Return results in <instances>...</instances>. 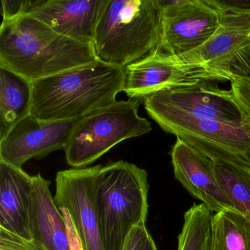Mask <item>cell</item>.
<instances>
[{"label": "cell", "instance_id": "obj_1", "mask_svg": "<svg viewBox=\"0 0 250 250\" xmlns=\"http://www.w3.org/2000/svg\"><path fill=\"white\" fill-rule=\"evenodd\" d=\"M125 67L95 62L32 82L30 115L42 121L80 119L116 102Z\"/></svg>", "mask_w": 250, "mask_h": 250}, {"label": "cell", "instance_id": "obj_2", "mask_svg": "<svg viewBox=\"0 0 250 250\" xmlns=\"http://www.w3.org/2000/svg\"><path fill=\"white\" fill-rule=\"evenodd\" d=\"M97 60L93 44L58 34L29 16L2 22L1 25L0 65L30 81Z\"/></svg>", "mask_w": 250, "mask_h": 250}, {"label": "cell", "instance_id": "obj_3", "mask_svg": "<svg viewBox=\"0 0 250 250\" xmlns=\"http://www.w3.org/2000/svg\"><path fill=\"white\" fill-rule=\"evenodd\" d=\"M162 33L161 0H109L96 28L95 54L125 68L162 49Z\"/></svg>", "mask_w": 250, "mask_h": 250}, {"label": "cell", "instance_id": "obj_4", "mask_svg": "<svg viewBox=\"0 0 250 250\" xmlns=\"http://www.w3.org/2000/svg\"><path fill=\"white\" fill-rule=\"evenodd\" d=\"M147 172L125 161L101 167L96 200L105 250H124L136 227L146 225L148 213Z\"/></svg>", "mask_w": 250, "mask_h": 250}, {"label": "cell", "instance_id": "obj_5", "mask_svg": "<svg viewBox=\"0 0 250 250\" xmlns=\"http://www.w3.org/2000/svg\"><path fill=\"white\" fill-rule=\"evenodd\" d=\"M149 116L166 132L181 139L215 163L250 167V121L239 124L191 116L143 101Z\"/></svg>", "mask_w": 250, "mask_h": 250}, {"label": "cell", "instance_id": "obj_6", "mask_svg": "<svg viewBox=\"0 0 250 250\" xmlns=\"http://www.w3.org/2000/svg\"><path fill=\"white\" fill-rule=\"evenodd\" d=\"M141 102L116 101L80 118L64 149L68 165L85 167L118 143L150 132L151 124L138 114Z\"/></svg>", "mask_w": 250, "mask_h": 250}, {"label": "cell", "instance_id": "obj_7", "mask_svg": "<svg viewBox=\"0 0 250 250\" xmlns=\"http://www.w3.org/2000/svg\"><path fill=\"white\" fill-rule=\"evenodd\" d=\"M225 80L206 67L183 63L161 49L125 67L124 92L130 99L143 102L162 90Z\"/></svg>", "mask_w": 250, "mask_h": 250}, {"label": "cell", "instance_id": "obj_8", "mask_svg": "<svg viewBox=\"0 0 250 250\" xmlns=\"http://www.w3.org/2000/svg\"><path fill=\"white\" fill-rule=\"evenodd\" d=\"M102 165L71 168L56 175L55 204L68 210L85 250H105L96 200V183Z\"/></svg>", "mask_w": 250, "mask_h": 250}, {"label": "cell", "instance_id": "obj_9", "mask_svg": "<svg viewBox=\"0 0 250 250\" xmlns=\"http://www.w3.org/2000/svg\"><path fill=\"white\" fill-rule=\"evenodd\" d=\"M163 8L162 49L179 57L198 49L212 37L219 13L206 0H161Z\"/></svg>", "mask_w": 250, "mask_h": 250}, {"label": "cell", "instance_id": "obj_10", "mask_svg": "<svg viewBox=\"0 0 250 250\" xmlns=\"http://www.w3.org/2000/svg\"><path fill=\"white\" fill-rule=\"evenodd\" d=\"M80 119L46 121L28 115L0 140V161L22 169L30 159L64 150Z\"/></svg>", "mask_w": 250, "mask_h": 250}, {"label": "cell", "instance_id": "obj_11", "mask_svg": "<svg viewBox=\"0 0 250 250\" xmlns=\"http://www.w3.org/2000/svg\"><path fill=\"white\" fill-rule=\"evenodd\" d=\"M210 83L162 90L143 101L167 106L194 118L231 124L246 121L232 90H222Z\"/></svg>", "mask_w": 250, "mask_h": 250}, {"label": "cell", "instance_id": "obj_12", "mask_svg": "<svg viewBox=\"0 0 250 250\" xmlns=\"http://www.w3.org/2000/svg\"><path fill=\"white\" fill-rule=\"evenodd\" d=\"M170 156L175 178L210 211H238L219 184L211 159L179 138L172 146Z\"/></svg>", "mask_w": 250, "mask_h": 250}, {"label": "cell", "instance_id": "obj_13", "mask_svg": "<svg viewBox=\"0 0 250 250\" xmlns=\"http://www.w3.org/2000/svg\"><path fill=\"white\" fill-rule=\"evenodd\" d=\"M109 0H36L27 16L58 34L93 44L98 23Z\"/></svg>", "mask_w": 250, "mask_h": 250}, {"label": "cell", "instance_id": "obj_14", "mask_svg": "<svg viewBox=\"0 0 250 250\" xmlns=\"http://www.w3.org/2000/svg\"><path fill=\"white\" fill-rule=\"evenodd\" d=\"M250 40V14L219 13V27L212 37L198 49L175 58L183 63L206 67L231 81V61Z\"/></svg>", "mask_w": 250, "mask_h": 250}, {"label": "cell", "instance_id": "obj_15", "mask_svg": "<svg viewBox=\"0 0 250 250\" xmlns=\"http://www.w3.org/2000/svg\"><path fill=\"white\" fill-rule=\"evenodd\" d=\"M33 176L0 161V227L33 241L30 206Z\"/></svg>", "mask_w": 250, "mask_h": 250}, {"label": "cell", "instance_id": "obj_16", "mask_svg": "<svg viewBox=\"0 0 250 250\" xmlns=\"http://www.w3.org/2000/svg\"><path fill=\"white\" fill-rule=\"evenodd\" d=\"M49 185L41 174L33 176L30 213L33 242L42 250H70L65 219Z\"/></svg>", "mask_w": 250, "mask_h": 250}, {"label": "cell", "instance_id": "obj_17", "mask_svg": "<svg viewBox=\"0 0 250 250\" xmlns=\"http://www.w3.org/2000/svg\"><path fill=\"white\" fill-rule=\"evenodd\" d=\"M32 100V81L0 65V140L30 115Z\"/></svg>", "mask_w": 250, "mask_h": 250}, {"label": "cell", "instance_id": "obj_18", "mask_svg": "<svg viewBox=\"0 0 250 250\" xmlns=\"http://www.w3.org/2000/svg\"><path fill=\"white\" fill-rule=\"evenodd\" d=\"M177 250H214L213 215L203 203L193 205L184 213Z\"/></svg>", "mask_w": 250, "mask_h": 250}, {"label": "cell", "instance_id": "obj_19", "mask_svg": "<svg viewBox=\"0 0 250 250\" xmlns=\"http://www.w3.org/2000/svg\"><path fill=\"white\" fill-rule=\"evenodd\" d=\"M214 250H250V220L238 211L213 215Z\"/></svg>", "mask_w": 250, "mask_h": 250}, {"label": "cell", "instance_id": "obj_20", "mask_svg": "<svg viewBox=\"0 0 250 250\" xmlns=\"http://www.w3.org/2000/svg\"><path fill=\"white\" fill-rule=\"evenodd\" d=\"M219 184L241 214L250 220V167L234 163H215Z\"/></svg>", "mask_w": 250, "mask_h": 250}, {"label": "cell", "instance_id": "obj_21", "mask_svg": "<svg viewBox=\"0 0 250 250\" xmlns=\"http://www.w3.org/2000/svg\"><path fill=\"white\" fill-rule=\"evenodd\" d=\"M36 2V0H2V22L13 21L27 16Z\"/></svg>", "mask_w": 250, "mask_h": 250}, {"label": "cell", "instance_id": "obj_22", "mask_svg": "<svg viewBox=\"0 0 250 250\" xmlns=\"http://www.w3.org/2000/svg\"><path fill=\"white\" fill-rule=\"evenodd\" d=\"M229 75L231 80L250 79V40L232 58L229 65Z\"/></svg>", "mask_w": 250, "mask_h": 250}, {"label": "cell", "instance_id": "obj_23", "mask_svg": "<svg viewBox=\"0 0 250 250\" xmlns=\"http://www.w3.org/2000/svg\"><path fill=\"white\" fill-rule=\"evenodd\" d=\"M0 250H42L32 241L0 227Z\"/></svg>", "mask_w": 250, "mask_h": 250}, {"label": "cell", "instance_id": "obj_24", "mask_svg": "<svg viewBox=\"0 0 250 250\" xmlns=\"http://www.w3.org/2000/svg\"><path fill=\"white\" fill-rule=\"evenodd\" d=\"M230 83V90L237 103L246 118L250 121V79L232 78Z\"/></svg>", "mask_w": 250, "mask_h": 250}, {"label": "cell", "instance_id": "obj_25", "mask_svg": "<svg viewBox=\"0 0 250 250\" xmlns=\"http://www.w3.org/2000/svg\"><path fill=\"white\" fill-rule=\"evenodd\" d=\"M219 13L250 14V0H206Z\"/></svg>", "mask_w": 250, "mask_h": 250}, {"label": "cell", "instance_id": "obj_26", "mask_svg": "<svg viewBox=\"0 0 250 250\" xmlns=\"http://www.w3.org/2000/svg\"><path fill=\"white\" fill-rule=\"evenodd\" d=\"M60 210L62 212V216L65 219V225H66L67 235H68L70 250H85L81 238H80V234H79L68 210L65 208L60 209Z\"/></svg>", "mask_w": 250, "mask_h": 250}, {"label": "cell", "instance_id": "obj_27", "mask_svg": "<svg viewBox=\"0 0 250 250\" xmlns=\"http://www.w3.org/2000/svg\"><path fill=\"white\" fill-rule=\"evenodd\" d=\"M146 228V225H140V226L136 227L131 230V233L129 234L128 238H127L124 250H136L137 244H138L142 235H143V231H144Z\"/></svg>", "mask_w": 250, "mask_h": 250}, {"label": "cell", "instance_id": "obj_28", "mask_svg": "<svg viewBox=\"0 0 250 250\" xmlns=\"http://www.w3.org/2000/svg\"><path fill=\"white\" fill-rule=\"evenodd\" d=\"M135 250H159L153 237L147 230V227L145 228Z\"/></svg>", "mask_w": 250, "mask_h": 250}]
</instances>
